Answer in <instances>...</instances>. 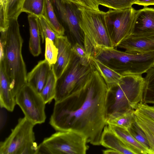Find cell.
Instances as JSON below:
<instances>
[{
    "mask_svg": "<svg viewBox=\"0 0 154 154\" xmlns=\"http://www.w3.org/2000/svg\"><path fill=\"white\" fill-rule=\"evenodd\" d=\"M108 88L96 69L80 90L55 102L49 124L56 131H73L86 137L88 143L100 145L107 125L106 103Z\"/></svg>",
    "mask_w": 154,
    "mask_h": 154,
    "instance_id": "obj_1",
    "label": "cell"
},
{
    "mask_svg": "<svg viewBox=\"0 0 154 154\" xmlns=\"http://www.w3.org/2000/svg\"><path fill=\"white\" fill-rule=\"evenodd\" d=\"M145 85L142 75H122L116 85L108 88L106 103V122L143 103Z\"/></svg>",
    "mask_w": 154,
    "mask_h": 154,
    "instance_id": "obj_2",
    "label": "cell"
},
{
    "mask_svg": "<svg viewBox=\"0 0 154 154\" xmlns=\"http://www.w3.org/2000/svg\"><path fill=\"white\" fill-rule=\"evenodd\" d=\"M23 43L17 19L10 20L3 48V57L0 62L3 64L11 88L15 96L26 83V67L22 53Z\"/></svg>",
    "mask_w": 154,
    "mask_h": 154,
    "instance_id": "obj_3",
    "label": "cell"
},
{
    "mask_svg": "<svg viewBox=\"0 0 154 154\" xmlns=\"http://www.w3.org/2000/svg\"><path fill=\"white\" fill-rule=\"evenodd\" d=\"M78 9L83 46L89 57L91 59L100 49L114 48L106 26V12L81 7Z\"/></svg>",
    "mask_w": 154,
    "mask_h": 154,
    "instance_id": "obj_4",
    "label": "cell"
},
{
    "mask_svg": "<svg viewBox=\"0 0 154 154\" xmlns=\"http://www.w3.org/2000/svg\"><path fill=\"white\" fill-rule=\"evenodd\" d=\"M93 57L122 75H142L154 66V52L131 54L105 48L99 49Z\"/></svg>",
    "mask_w": 154,
    "mask_h": 154,
    "instance_id": "obj_5",
    "label": "cell"
},
{
    "mask_svg": "<svg viewBox=\"0 0 154 154\" xmlns=\"http://www.w3.org/2000/svg\"><path fill=\"white\" fill-rule=\"evenodd\" d=\"M86 137L73 131H58L45 138L36 154H85L88 149Z\"/></svg>",
    "mask_w": 154,
    "mask_h": 154,
    "instance_id": "obj_6",
    "label": "cell"
},
{
    "mask_svg": "<svg viewBox=\"0 0 154 154\" xmlns=\"http://www.w3.org/2000/svg\"><path fill=\"white\" fill-rule=\"evenodd\" d=\"M95 69L91 62L88 66L82 65L79 58L74 54L69 66L57 79L54 99L55 102L61 100L82 88Z\"/></svg>",
    "mask_w": 154,
    "mask_h": 154,
    "instance_id": "obj_7",
    "label": "cell"
},
{
    "mask_svg": "<svg viewBox=\"0 0 154 154\" xmlns=\"http://www.w3.org/2000/svg\"><path fill=\"white\" fill-rule=\"evenodd\" d=\"M34 124L25 117L20 118L9 136L0 143V154H36Z\"/></svg>",
    "mask_w": 154,
    "mask_h": 154,
    "instance_id": "obj_8",
    "label": "cell"
},
{
    "mask_svg": "<svg viewBox=\"0 0 154 154\" xmlns=\"http://www.w3.org/2000/svg\"><path fill=\"white\" fill-rule=\"evenodd\" d=\"M137 11L131 7L106 12V26L114 48L132 34Z\"/></svg>",
    "mask_w": 154,
    "mask_h": 154,
    "instance_id": "obj_9",
    "label": "cell"
},
{
    "mask_svg": "<svg viewBox=\"0 0 154 154\" xmlns=\"http://www.w3.org/2000/svg\"><path fill=\"white\" fill-rule=\"evenodd\" d=\"M16 104L25 117L35 125L44 123L46 119V103L40 94L26 83L15 96Z\"/></svg>",
    "mask_w": 154,
    "mask_h": 154,
    "instance_id": "obj_10",
    "label": "cell"
},
{
    "mask_svg": "<svg viewBox=\"0 0 154 154\" xmlns=\"http://www.w3.org/2000/svg\"><path fill=\"white\" fill-rule=\"evenodd\" d=\"M59 17L67 25L77 42L82 45L83 37L79 26L80 12L78 7L66 0H52Z\"/></svg>",
    "mask_w": 154,
    "mask_h": 154,
    "instance_id": "obj_11",
    "label": "cell"
},
{
    "mask_svg": "<svg viewBox=\"0 0 154 154\" xmlns=\"http://www.w3.org/2000/svg\"><path fill=\"white\" fill-rule=\"evenodd\" d=\"M131 54L154 52V33L143 35H131L117 46Z\"/></svg>",
    "mask_w": 154,
    "mask_h": 154,
    "instance_id": "obj_12",
    "label": "cell"
},
{
    "mask_svg": "<svg viewBox=\"0 0 154 154\" xmlns=\"http://www.w3.org/2000/svg\"><path fill=\"white\" fill-rule=\"evenodd\" d=\"M55 45L58 49V54L57 61L52 68L58 79L69 66L74 54L72 45L66 36L59 35Z\"/></svg>",
    "mask_w": 154,
    "mask_h": 154,
    "instance_id": "obj_13",
    "label": "cell"
},
{
    "mask_svg": "<svg viewBox=\"0 0 154 154\" xmlns=\"http://www.w3.org/2000/svg\"><path fill=\"white\" fill-rule=\"evenodd\" d=\"M154 33V8L144 7L137 10L132 34L143 35Z\"/></svg>",
    "mask_w": 154,
    "mask_h": 154,
    "instance_id": "obj_14",
    "label": "cell"
},
{
    "mask_svg": "<svg viewBox=\"0 0 154 154\" xmlns=\"http://www.w3.org/2000/svg\"><path fill=\"white\" fill-rule=\"evenodd\" d=\"M52 66L45 60L39 61L27 75L26 83L40 94L46 82Z\"/></svg>",
    "mask_w": 154,
    "mask_h": 154,
    "instance_id": "obj_15",
    "label": "cell"
},
{
    "mask_svg": "<svg viewBox=\"0 0 154 154\" xmlns=\"http://www.w3.org/2000/svg\"><path fill=\"white\" fill-rule=\"evenodd\" d=\"M24 0H0V29L8 28L9 20L18 18Z\"/></svg>",
    "mask_w": 154,
    "mask_h": 154,
    "instance_id": "obj_16",
    "label": "cell"
},
{
    "mask_svg": "<svg viewBox=\"0 0 154 154\" xmlns=\"http://www.w3.org/2000/svg\"><path fill=\"white\" fill-rule=\"evenodd\" d=\"M16 104L15 96L10 87L3 64L0 62V105L1 108L12 112Z\"/></svg>",
    "mask_w": 154,
    "mask_h": 154,
    "instance_id": "obj_17",
    "label": "cell"
},
{
    "mask_svg": "<svg viewBox=\"0 0 154 154\" xmlns=\"http://www.w3.org/2000/svg\"><path fill=\"white\" fill-rule=\"evenodd\" d=\"M100 145L106 148L114 149L120 154H135L107 125L105 126L102 134Z\"/></svg>",
    "mask_w": 154,
    "mask_h": 154,
    "instance_id": "obj_18",
    "label": "cell"
},
{
    "mask_svg": "<svg viewBox=\"0 0 154 154\" xmlns=\"http://www.w3.org/2000/svg\"><path fill=\"white\" fill-rule=\"evenodd\" d=\"M28 20L30 32L29 50L33 56H38L41 53V35L38 17L29 14L28 16Z\"/></svg>",
    "mask_w": 154,
    "mask_h": 154,
    "instance_id": "obj_19",
    "label": "cell"
},
{
    "mask_svg": "<svg viewBox=\"0 0 154 154\" xmlns=\"http://www.w3.org/2000/svg\"><path fill=\"white\" fill-rule=\"evenodd\" d=\"M107 125L135 154H150L147 149L134 138L128 129L112 125Z\"/></svg>",
    "mask_w": 154,
    "mask_h": 154,
    "instance_id": "obj_20",
    "label": "cell"
},
{
    "mask_svg": "<svg viewBox=\"0 0 154 154\" xmlns=\"http://www.w3.org/2000/svg\"><path fill=\"white\" fill-rule=\"evenodd\" d=\"M91 61L95 69L104 79L108 88L117 85L121 80L122 75L101 62L91 57Z\"/></svg>",
    "mask_w": 154,
    "mask_h": 154,
    "instance_id": "obj_21",
    "label": "cell"
},
{
    "mask_svg": "<svg viewBox=\"0 0 154 154\" xmlns=\"http://www.w3.org/2000/svg\"><path fill=\"white\" fill-rule=\"evenodd\" d=\"M135 122L145 134L150 150L154 154V120L136 109L134 110Z\"/></svg>",
    "mask_w": 154,
    "mask_h": 154,
    "instance_id": "obj_22",
    "label": "cell"
},
{
    "mask_svg": "<svg viewBox=\"0 0 154 154\" xmlns=\"http://www.w3.org/2000/svg\"><path fill=\"white\" fill-rule=\"evenodd\" d=\"M53 4L52 0H45L42 16L52 29L58 35H64L65 28L57 17Z\"/></svg>",
    "mask_w": 154,
    "mask_h": 154,
    "instance_id": "obj_23",
    "label": "cell"
},
{
    "mask_svg": "<svg viewBox=\"0 0 154 154\" xmlns=\"http://www.w3.org/2000/svg\"><path fill=\"white\" fill-rule=\"evenodd\" d=\"M57 80L52 68L45 85L40 93L46 104L50 103L54 99Z\"/></svg>",
    "mask_w": 154,
    "mask_h": 154,
    "instance_id": "obj_24",
    "label": "cell"
},
{
    "mask_svg": "<svg viewBox=\"0 0 154 154\" xmlns=\"http://www.w3.org/2000/svg\"><path fill=\"white\" fill-rule=\"evenodd\" d=\"M134 109H131L106 121V125H112L128 129L135 122Z\"/></svg>",
    "mask_w": 154,
    "mask_h": 154,
    "instance_id": "obj_25",
    "label": "cell"
},
{
    "mask_svg": "<svg viewBox=\"0 0 154 154\" xmlns=\"http://www.w3.org/2000/svg\"><path fill=\"white\" fill-rule=\"evenodd\" d=\"M45 0H24L22 12L34 15L38 17L42 15Z\"/></svg>",
    "mask_w": 154,
    "mask_h": 154,
    "instance_id": "obj_26",
    "label": "cell"
},
{
    "mask_svg": "<svg viewBox=\"0 0 154 154\" xmlns=\"http://www.w3.org/2000/svg\"><path fill=\"white\" fill-rule=\"evenodd\" d=\"M38 20L42 42H44L46 38H48L55 44L59 35L52 29L42 15L38 17Z\"/></svg>",
    "mask_w": 154,
    "mask_h": 154,
    "instance_id": "obj_27",
    "label": "cell"
},
{
    "mask_svg": "<svg viewBox=\"0 0 154 154\" xmlns=\"http://www.w3.org/2000/svg\"><path fill=\"white\" fill-rule=\"evenodd\" d=\"M99 5L109 9L120 10L132 7L134 0H98Z\"/></svg>",
    "mask_w": 154,
    "mask_h": 154,
    "instance_id": "obj_28",
    "label": "cell"
},
{
    "mask_svg": "<svg viewBox=\"0 0 154 154\" xmlns=\"http://www.w3.org/2000/svg\"><path fill=\"white\" fill-rule=\"evenodd\" d=\"M128 130L136 140L147 149L150 154H152L150 150L149 144L145 134L135 122L132 124Z\"/></svg>",
    "mask_w": 154,
    "mask_h": 154,
    "instance_id": "obj_29",
    "label": "cell"
},
{
    "mask_svg": "<svg viewBox=\"0 0 154 154\" xmlns=\"http://www.w3.org/2000/svg\"><path fill=\"white\" fill-rule=\"evenodd\" d=\"M45 40V60L52 66L57 61L58 49L52 40L48 38Z\"/></svg>",
    "mask_w": 154,
    "mask_h": 154,
    "instance_id": "obj_30",
    "label": "cell"
},
{
    "mask_svg": "<svg viewBox=\"0 0 154 154\" xmlns=\"http://www.w3.org/2000/svg\"><path fill=\"white\" fill-rule=\"evenodd\" d=\"M72 50L74 54L79 58L82 65L86 66L91 63V59L88 56L83 46L76 42L72 45Z\"/></svg>",
    "mask_w": 154,
    "mask_h": 154,
    "instance_id": "obj_31",
    "label": "cell"
},
{
    "mask_svg": "<svg viewBox=\"0 0 154 154\" xmlns=\"http://www.w3.org/2000/svg\"><path fill=\"white\" fill-rule=\"evenodd\" d=\"M71 2L78 7H81L86 8L100 11L99 8L100 5L98 0H66Z\"/></svg>",
    "mask_w": 154,
    "mask_h": 154,
    "instance_id": "obj_32",
    "label": "cell"
},
{
    "mask_svg": "<svg viewBox=\"0 0 154 154\" xmlns=\"http://www.w3.org/2000/svg\"><path fill=\"white\" fill-rule=\"evenodd\" d=\"M143 114L154 120V107L141 103L136 109Z\"/></svg>",
    "mask_w": 154,
    "mask_h": 154,
    "instance_id": "obj_33",
    "label": "cell"
},
{
    "mask_svg": "<svg viewBox=\"0 0 154 154\" xmlns=\"http://www.w3.org/2000/svg\"><path fill=\"white\" fill-rule=\"evenodd\" d=\"M133 4L146 7L150 5H154V0H134Z\"/></svg>",
    "mask_w": 154,
    "mask_h": 154,
    "instance_id": "obj_34",
    "label": "cell"
},
{
    "mask_svg": "<svg viewBox=\"0 0 154 154\" xmlns=\"http://www.w3.org/2000/svg\"><path fill=\"white\" fill-rule=\"evenodd\" d=\"M103 153L104 154H120L119 152L116 150L109 148L103 150Z\"/></svg>",
    "mask_w": 154,
    "mask_h": 154,
    "instance_id": "obj_35",
    "label": "cell"
},
{
    "mask_svg": "<svg viewBox=\"0 0 154 154\" xmlns=\"http://www.w3.org/2000/svg\"><path fill=\"white\" fill-rule=\"evenodd\" d=\"M153 107H154V104H153Z\"/></svg>",
    "mask_w": 154,
    "mask_h": 154,
    "instance_id": "obj_36",
    "label": "cell"
}]
</instances>
